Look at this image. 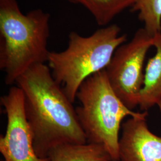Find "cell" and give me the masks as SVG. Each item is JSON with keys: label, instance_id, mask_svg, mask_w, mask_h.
<instances>
[{"label": "cell", "instance_id": "52a82bcc", "mask_svg": "<svg viewBox=\"0 0 161 161\" xmlns=\"http://www.w3.org/2000/svg\"><path fill=\"white\" fill-rule=\"evenodd\" d=\"M121 128L119 161H161V137L150 131L146 118L130 117Z\"/></svg>", "mask_w": 161, "mask_h": 161}, {"label": "cell", "instance_id": "3957f363", "mask_svg": "<svg viewBox=\"0 0 161 161\" xmlns=\"http://www.w3.org/2000/svg\"><path fill=\"white\" fill-rule=\"evenodd\" d=\"M115 24L98 29L88 36L76 32L69 35L67 48L50 53L48 66L55 80L73 103L80 85L90 76L106 69L116 50L127 41Z\"/></svg>", "mask_w": 161, "mask_h": 161}, {"label": "cell", "instance_id": "7a4b0ae2", "mask_svg": "<svg viewBox=\"0 0 161 161\" xmlns=\"http://www.w3.org/2000/svg\"><path fill=\"white\" fill-rule=\"evenodd\" d=\"M50 14L34 9L26 14L17 0H0V69L7 85L31 67L48 62Z\"/></svg>", "mask_w": 161, "mask_h": 161}, {"label": "cell", "instance_id": "8992f818", "mask_svg": "<svg viewBox=\"0 0 161 161\" xmlns=\"http://www.w3.org/2000/svg\"><path fill=\"white\" fill-rule=\"evenodd\" d=\"M7 115L6 133L0 137V152L4 161H50L36 155L32 131L24 108V95L17 86H12L1 97Z\"/></svg>", "mask_w": 161, "mask_h": 161}, {"label": "cell", "instance_id": "30bf717a", "mask_svg": "<svg viewBox=\"0 0 161 161\" xmlns=\"http://www.w3.org/2000/svg\"><path fill=\"white\" fill-rule=\"evenodd\" d=\"M74 4L84 7L91 13L98 25L108 26L117 15L132 7L136 0H68Z\"/></svg>", "mask_w": 161, "mask_h": 161}, {"label": "cell", "instance_id": "8fae6325", "mask_svg": "<svg viewBox=\"0 0 161 161\" xmlns=\"http://www.w3.org/2000/svg\"><path fill=\"white\" fill-rule=\"evenodd\" d=\"M131 8L138 12L139 20L150 35L161 32V0H136Z\"/></svg>", "mask_w": 161, "mask_h": 161}, {"label": "cell", "instance_id": "277c9868", "mask_svg": "<svg viewBox=\"0 0 161 161\" xmlns=\"http://www.w3.org/2000/svg\"><path fill=\"white\" fill-rule=\"evenodd\" d=\"M80 104L75 108L87 143L103 145L112 161H119V131L127 117L146 118L147 111L129 109L110 86L105 69L88 77L76 94Z\"/></svg>", "mask_w": 161, "mask_h": 161}, {"label": "cell", "instance_id": "7c38bea8", "mask_svg": "<svg viewBox=\"0 0 161 161\" xmlns=\"http://www.w3.org/2000/svg\"><path fill=\"white\" fill-rule=\"evenodd\" d=\"M158 107H159V110H160V111H161V101L158 103Z\"/></svg>", "mask_w": 161, "mask_h": 161}, {"label": "cell", "instance_id": "9c48e42d", "mask_svg": "<svg viewBox=\"0 0 161 161\" xmlns=\"http://www.w3.org/2000/svg\"><path fill=\"white\" fill-rule=\"evenodd\" d=\"M50 161H112L103 145L96 143L64 144L52 150Z\"/></svg>", "mask_w": 161, "mask_h": 161}, {"label": "cell", "instance_id": "5b68a950", "mask_svg": "<svg viewBox=\"0 0 161 161\" xmlns=\"http://www.w3.org/2000/svg\"><path fill=\"white\" fill-rule=\"evenodd\" d=\"M153 36L140 28L132 39L119 47L105 69L110 86L127 108L138 106V98L143 86L144 62Z\"/></svg>", "mask_w": 161, "mask_h": 161}, {"label": "cell", "instance_id": "ba28073f", "mask_svg": "<svg viewBox=\"0 0 161 161\" xmlns=\"http://www.w3.org/2000/svg\"><path fill=\"white\" fill-rule=\"evenodd\" d=\"M153 47L155 54L147 62L143 86L138 98V106L143 112L161 101V32L153 36Z\"/></svg>", "mask_w": 161, "mask_h": 161}, {"label": "cell", "instance_id": "6da1fadb", "mask_svg": "<svg viewBox=\"0 0 161 161\" xmlns=\"http://www.w3.org/2000/svg\"><path fill=\"white\" fill-rule=\"evenodd\" d=\"M24 95L25 114L41 158L55 147L86 144V137L72 106L46 64L31 67L16 82Z\"/></svg>", "mask_w": 161, "mask_h": 161}]
</instances>
